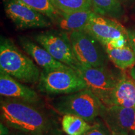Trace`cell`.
Returning <instances> with one entry per match:
<instances>
[{
    "label": "cell",
    "instance_id": "6da1fadb",
    "mask_svg": "<svg viewBox=\"0 0 135 135\" xmlns=\"http://www.w3.org/2000/svg\"><path fill=\"white\" fill-rule=\"evenodd\" d=\"M1 119L9 127L28 135H50L53 124L46 114L33 104L17 99H1Z\"/></svg>",
    "mask_w": 135,
    "mask_h": 135
},
{
    "label": "cell",
    "instance_id": "7a4b0ae2",
    "mask_svg": "<svg viewBox=\"0 0 135 135\" xmlns=\"http://www.w3.org/2000/svg\"><path fill=\"white\" fill-rule=\"evenodd\" d=\"M0 70L16 80L28 84L38 83L41 73L33 60L23 54L9 39L1 38Z\"/></svg>",
    "mask_w": 135,
    "mask_h": 135
},
{
    "label": "cell",
    "instance_id": "3957f363",
    "mask_svg": "<svg viewBox=\"0 0 135 135\" xmlns=\"http://www.w3.org/2000/svg\"><path fill=\"white\" fill-rule=\"evenodd\" d=\"M53 106L61 114H75L87 121L100 116L106 106L88 88L65 94L54 101Z\"/></svg>",
    "mask_w": 135,
    "mask_h": 135
},
{
    "label": "cell",
    "instance_id": "277c9868",
    "mask_svg": "<svg viewBox=\"0 0 135 135\" xmlns=\"http://www.w3.org/2000/svg\"><path fill=\"white\" fill-rule=\"evenodd\" d=\"M38 88L49 95L68 94L87 88L86 84L76 71L68 66L41 73Z\"/></svg>",
    "mask_w": 135,
    "mask_h": 135
},
{
    "label": "cell",
    "instance_id": "5b68a950",
    "mask_svg": "<svg viewBox=\"0 0 135 135\" xmlns=\"http://www.w3.org/2000/svg\"><path fill=\"white\" fill-rule=\"evenodd\" d=\"M74 54L81 65L89 67L107 66L108 57L104 46L86 31L68 33Z\"/></svg>",
    "mask_w": 135,
    "mask_h": 135
},
{
    "label": "cell",
    "instance_id": "8992f818",
    "mask_svg": "<svg viewBox=\"0 0 135 135\" xmlns=\"http://www.w3.org/2000/svg\"><path fill=\"white\" fill-rule=\"evenodd\" d=\"M90 89L106 106L120 76H116L112 71L103 67H89L80 64L75 70Z\"/></svg>",
    "mask_w": 135,
    "mask_h": 135
},
{
    "label": "cell",
    "instance_id": "52a82bcc",
    "mask_svg": "<svg viewBox=\"0 0 135 135\" xmlns=\"http://www.w3.org/2000/svg\"><path fill=\"white\" fill-rule=\"evenodd\" d=\"M35 39L54 58L61 63L75 70L80 64L75 57L66 32L46 31L36 35Z\"/></svg>",
    "mask_w": 135,
    "mask_h": 135
},
{
    "label": "cell",
    "instance_id": "ba28073f",
    "mask_svg": "<svg viewBox=\"0 0 135 135\" xmlns=\"http://www.w3.org/2000/svg\"><path fill=\"white\" fill-rule=\"evenodd\" d=\"M4 11L8 18L18 29L43 28L51 25L46 16L20 0H6Z\"/></svg>",
    "mask_w": 135,
    "mask_h": 135
},
{
    "label": "cell",
    "instance_id": "9c48e42d",
    "mask_svg": "<svg viewBox=\"0 0 135 135\" xmlns=\"http://www.w3.org/2000/svg\"><path fill=\"white\" fill-rule=\"evenodd\" d=\"M100 116L113 135H135V108L105 106Z\"/></svg>",
    "mask_w": 135,
    "mask_h": 135
},
{
    "label": "cell",
    "instance_id": "30bf717a",
    "mask_svg": "<svg viewBox=\"0 0 135 135\" xmlns=\"http://www.w3.org/2000/svg\"><path fill=\"white\" fill-rule=\"evenodd\" d=\"M84 31L97 39L104 47L121 38H128V30L113 18L96 13Z\"/></svg>",
    "mask_w": 135,
    "mask_h": 135
},
{
    "label": "cell",
    "instance_id": "8fae6325",
    "mask_svg": "<svg viewBox=\"0 0 135 135\" xmlns=\"http://www.w3.org/2000/svg\"><path fill=\"white\" fill-rule=\"evenodd\" d=\"M0 94L1 97L24 101L33 105H38L40 103V98L36 91L1 70H0Z\"/></svg>",
    "mask_w": 135,
    "mask_h": 135
},
{
    "label": "cell",
    "instance_id": "7c38bea8",
    "mask_svg": "<svg viewBox=\"0 0 135 135\" xmlns=\"http://www.w3.org/2000/svg\"><path fill=\"white\" fill-rule=\"evenodd\" d=\"M135 108V82L125 73L121 75L109 98V106Z\"/></svg>",
    "mask_w": 135,
    "mask_h": 135
},
{
    "label": "cell",
    "instance_id": "4fadbf2b",
    "mask_svg": "<svg viewBox=\"0 0 135 135\" xmlns=\"http://www.w3.org/2000/svg\"><path fill=\"white\" fill-rule=\"evenodd\" d=\"M20 43L23 50L44 70H54L67 66L54 58L45 48L30 39L21 37L20 38Z\"/></svg>",
    "mask_w": 135,
    "mask_h": 135
},
{
    "label": "cell",
    "instance_id": "5bb4252c",
    "mask_svg": "<svg viewBox=\"0 0 135 135\" xmlns=\"http://www.w3.org/2000/svg\"><path fill=\"white\" fill-rule=\"evenodd\" d=\"M96 14L93 9L83 10L70 13H61L56 20L59 28L68 32L84 31L91 18Z\"/></svg>",
    "mask_w": 135,
    "mask_h": 135
},
{
    "label": "cell",
    "instance_id": "9a60e30c",
    "mask_svg": "<svg viewBox=\"0 0 135 135\" xmlns=\"http://www.w3.org/2000/svg\"><path fill=\"white\" fill-rule=\"evenodd\" d=\"M104 48L109 60L120 70H125L135 66V54L129 43L122 48Z\"/></svg>",
    "mask_w": 135,
    "mask_h": 135
},
{
    "label": "cell",
    "instance_id": "2e32d148",
    "mask_svg": "<svg viewBox=\"0 0 135 135\" xmlns=\"http://www.w3.org/2000/svg\"><path fill=\"white\" fill-rule=\"evenodd\" d=\"M92 9L97 14L118 20L124 15L120 0H90Z\"/></svg>",
    "mask_w": 135,
    "mask_h": 135
},
{
    "label": "cell",
    "instance_id": "e0dca14e",
    "mask_svg": "<svg viewBox=\"0 0 135 135\" xmlns=\"http://www.w3.org/2000/svg\"><path fill=\"white\" fill-rule=\"evenodd\" d=\"M62 129L68 135H83L92 128L80 116L73 114H63L61 121Z\"/></svg>",
    "mask_w": 135,
    "mask_h": 135
},
{
    "label": "cell",
    "instance_id": "ac0fdd59",
    "mask_svg": "<svg viewBox=\"0 0 135 135\" xmlns=\"http://www.w3.org/2000/svg\"><path fill=\"white\" fill-rule=\"evenodd\" d=\"M51 20L56 21L61 13L55 6L52 0H20Z\"/></svg>",
    "mask_w": 135,
    "mask_h": 135
},
{
    "label": "cell",
    "instance_id": "d6986e66",
    "mask_svg": "<svg viewBox=\"0 0 135 135\" xmlns=\"http://www.w3.org/2000/svg\"><path fill=\"white\" fill-rule=\"evenodd\" d=\"M61 13H70L92 9L90 0H52Z\"/></svg>",
    "mask_w": 135,
    "mask_h": 135
},
{
    "label": "cell",
    "instance_id": "ffe728a7",
    "mask_svg": "<svg viewBox=\"0 0 135 135\" xmlns=\"http://www.w3.org/2000/svg\"><path fill=\"white\" fill-rule=\"evenodd\" d=\"M83 135H109L99 124H96Z\"/></svg>",
    "mask_w": 135,
    "mask_h": 135
},
{
    "label": "cell",
    "instance_id": "44dd1931",
    "mask_svg": "<svg viewBox=\"0 0 135 135\" xmlns=\"http://www.w3.org/2000/svg\"><path fill=\"white\" fill-rule=\"evenodd\" d=\"M128 40L135 54V30H128Z\"/></svg>",
    "mask_w": 135,
    "mask_h": 135
},
{
    "label": "cell",
    "instance_id": "7402d4cb",
    "mask_svg": "<svg viewBox=\"0 0 135 135\" xmlns=\"http://www.w3.org/2000/svg\"><path fill=\"white\" fill-rule=\"evenodd\" d=\"M129 73H130V76L132 78V79L135 82V66L131 68Z\"/></svg>",
    "mask_w": 135,
    "mask_h": 135
},
{
    "label": "cell",
    "instance_id": "603a6c76",
    "mask_svg": "<svg viewBox=\"0 0 135 135\" xmlns=\"http://www.w3.org/2000/svg\"><path fill=\"white\" fill-rule=\"evenodd\" d=\"M120 1L122 3V4H128L134 2V1H135V0H120Z\"/></svg>",
    "mask_w": 135,
    "mask_h": 135
},
{
    "label": "cell",
    "instance_id": "cb8c5ba5",
    "mask_svg": "<svg viewBox=\"0 0 135 135\" xmlns=\"http://www.w3.org/2000/svg\"><path fill=\"white\" fill-rule=\"evenodd\" d=\"M15 135H23V134H15Z\"/></svg>",
    "mask_w": 135,
    "mask_h": 135
}]
</instances>
